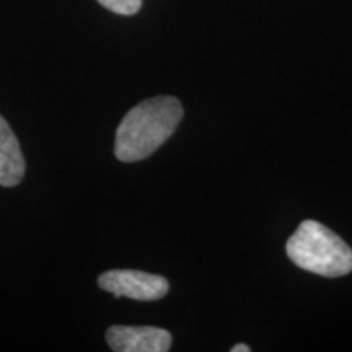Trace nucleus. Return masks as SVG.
Listing matches in <instances>:
<instances>
[{"instance_id":"7","label":"nucleus","mask_w":352,"mask_h":352,"mask_svg":"<svg viewBox=\"0 0 352 352\" xmlns=\"http://www.w3.org/2000/svg\"><path fill=\"white\" fill-rule=\"evenodd\" d=\"M230 351L232 352H250L252 351V347L246 346V344H236V346H233Z\"/></svg>"},{"instance_id":"2","label":"nucleus","mask_w":352,"mask_h":352,"mask_svg":"<svg viewBox=\"0 0 352 352\" xmlns=\"http://www.w3.org/2000/svg\"><path fill=\"white\" fill-rule=\"evenodd\" d=\"M290 261L303 271L341 277L352 271V250L341 236L316 220H305L287 240Z\"/></svg>"},{"instance_id":"1","label":"nucleus","mask_w":352,"mask_h":352,"mask_svg":"<svg viewBox=\"0 0 352 352\" xmlns=\"http://www.w3.org/2000/svg\"><path fill=\"white\" fill-rule=\"evenodd\" d=\"M182 120L183 107L173 96L142 101L126 114L118 127L114 155L124 164L151 157L171 138Z\"/></svg>"},{"instance_id":"4","label":"nucleus","mask_w":352,"mask_h":352,"mask_svg":"<svg viewBox=\"0 0 352 352\" xmlns=\"http://www.w3.org/2000/svg\"><path fill=\"white\" fill-rule=\"evenodd\" d=\"M107 341L116 352H166L171 347V334L155 327H111Z\"/></svg>"},{"instance_id":"3","label":"nucleus","mask_w":352,"mask_h":352,"mask_svg":"<svg viewBox=\"0 0 352 352\" xmlns=\"http://www.w3.org/2000/svg\"><path fill=\"white\" fill-rule=\"evenodd\" d=\"M98 285L114 297H129L140 302L164 298L168 292V280L162 276L142 271L114 270L100 276Z\"/></svg>"},{"instance_id":"5","label":"nucleus","mask_w":352,"mask_h":352,"mask_svg":"<svg viewBox=\"0 0 352 352\" xmlns=\"http://www.w3.org/2000/svg\"><path fill=\"white\" fill-rule=\"evenodd\" d=\"M25 175V158L19 139L0 116V186L13 188Z\"/></svg>"},{"instance_id":"6","label":"nucleus","mask_w":352,"mask_h":352,"mask_svg":"<svg viewBox=\"0 0 352 352\" xmlns=\"http://www.w3.org/2000/svg\"><path fill=\"white\" fill-rule=\"evenodd\" d=\"M100 6L108 8L109 12L118 13V15H134L140 10L142 0H98Z\"/></svg>"}]
</instances>
